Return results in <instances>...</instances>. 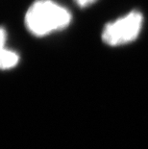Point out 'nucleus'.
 <instances>
[{
	"label": "nucleus",
	"mask_w": 148,
	"mask_h": 149,
	"mask_svg": "<svg viewBox=\"0 0 148 149\" xmlns=\"http://www.w3.org/2000/svg\"><path fill=\"white\" fill-rule=\"evenodd\" d=\"M24 21L31 34L44 37L65 29L71 23L72 15L55 0H36L26 11Z\"/></svg>",
	"instance_id": "1"
},
{
	"label": "nucleus",
	"mask_w": 148,
	"mask_h": 149,
	"mask_svg": "<svg viewBox=\"0 0 148 149\" xmlns=\"http://www.w3.org/2000/svg\"><path fill=\"white\" fill-rule=\"evenodd\" d=\"M143 15L133 10L123 17L107 23L102 31V40L110 46H119L135 42L142 30Z\"/></svg>",
	"instance_id": "2"
},
{
	"label": "nucleus",
	"mask_w": 148,
	"mask_h": 149,
	"mask_svg": "<svg viewBox=\"0 0 148 149\" xmlns=\"http://www.w3.org/2000/svg\"><path fill=\"white\" fill-rule=\"evenodd\" d=\"M19 61V57L17 53L11 49H7L5 47L1 48V68L2 69H11L15 68Z\"/></svg>",
	"instance_id": "3"
},
{
	"label": "nucleus",
	"mask_w": 148,
	"mask_h": 149,
	"mask_svg": "<svg viewBox=\"0 0 148 149\" xmlns=\"http://www.w3.org/2000/svg\"><path fill=\"white\" fill-rule=\"evenodd\" d=\"M98 0H74V2L79 6L80 8H87L89 6L94 4Z\"/></svg>",
	"instance_id": "4"
}]
</instances>
